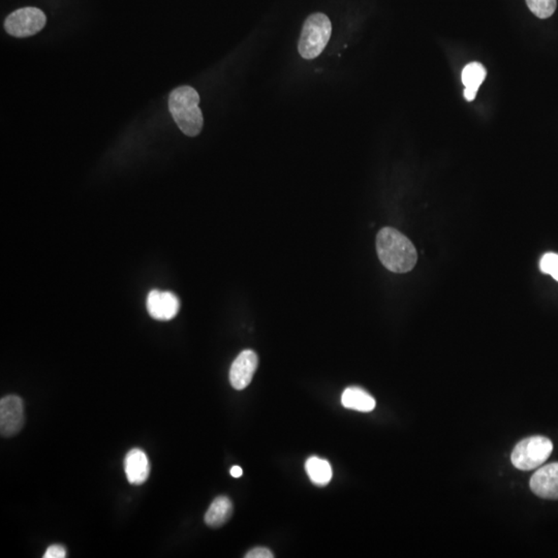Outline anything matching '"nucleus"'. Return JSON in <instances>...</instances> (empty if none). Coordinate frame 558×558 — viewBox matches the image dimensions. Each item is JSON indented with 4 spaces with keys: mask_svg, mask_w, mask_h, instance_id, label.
Segmentation results:
<instances>
[{
    "mask_svg": "<svg viewBox=\"0 0 558 558\" xmlns=\"http://www.w3.org/2000/svg\"><path fill=\"white\" fill-rule=\"evenodd\" d=\"M377 252L384 267L394 273L410 272L418 261L414 245L396 228H384L379 231Z\"/></svg>",
    "mask_w": 558,
    "mask_h": 558,
    "instance_id": "f257e3e1",
    "label": "nucleus"
},
{
    "mask_svg": "<svg viewBox=\"0 0 558 558\" xmlns=\"http://www.w3.org/2000/svg\"><path fill=\"white\" fill-rule=\"evenodd\" d=\"M199 104V93L190 86L176 88L169 98L171 115L180 131L188 137H195L203 129V114Z\"/></svg>",
    "mask_w": 558,
    "mask_h": 558,
    "instance_id": "f03ea898",
    "label": "nucleus"
},
{
    "mask_svg": "<svg viewBox=\"0 0 558 558\" xmlns=\"http://www.w3.org/2000/svg\"><path fill=\"white\" fill-rule=\"evenodd\" d=\"M332 34L330 19L323 14L316 13L307 18L301 32L298 49L301 56L305 59L318 57L326 48Z\"/></svg>",
    "mask_w": 558,
    "mask_h": 558,
    "instance_id": "7ed1b4c3",
    "label": "nucleus"
},
{
    "mask_svg": "<svg viewBox=\"0 0 558 558\" xmlns=\"http://www.w3.org/2000/svg\"><path fill=\"white\" fill-rule=\"evenodd\" d=\"M552 451L553 443L548 437H527L518 443L512 452V463L520 471H531L541 467Z\"/></svg>",
    "mask_w": 558,
    "mask_h": 558,
    "instance_id": "20e7f679",
    "label": "nucleus"
},
{
    "mask_svg": "<svg viewBox=\"0 0 558 558\" xmlns=\"http://www.w3.org/2000/svg\"><path fill=\"white\" fill-rule=\"evenodd\" d=\"M47 23L43 11L37 8H24L15 11L6 18L4 30L16 37H32L41 32Z\"/></svg>",
    "mask_w": 558,
    "mask_h": 558,
    "instance_id": "39448f33",
    "label": "nucleus"
},
{
    "mask_svg": "<svg viewBox=\"0 0 558 558\" xmlns=\"http://www.w3.org/2000/svg\"><path fill=\"white\" fill-rule=\"evenodd\" d=\"M23 401L17 395H8L0 401V432L4 437L16 436L23 428Z\"/></svg>",
    "mask_w": 558,
    "mask_h": 558,
    "instance_id": "423d86ee",
    "label": "nucleus"
},
{
    "mask_svg": "<svg viewBox=\"0 0 558 558\" xmlns=\"http://www.w3.org/2000/svg\"><path fill=\"white\" fill-rule=\"evenodd\" d=\"M147 311L157 320H170L177 316L180 309L179 299L171 292L153 290L147 297Z\"/></svg>",
    "mask_w": 558,
    "mask_h": 558,
    "instance_id": "0eeeda50",
    "label": "nucleus"
},
{
    "mask_svg": "<svg viewBox=\"0 0 558 558\" xmlns=\"http://www.w3.org/2000/svg\"><path fill=\"white\" fill-rule=\"evenodd\" d=\"M258 356L254 351L246 349L233 362L230 370V382L233 388L243 390L252 382L258 367Z\"/></svg>",
    "mask_w": 558,
    "mask_h": 558,
    "instance_id": "6e6552de",
    "label": "nucleus"
},
{
    "mask_svg": "<svg viewBox=\"0 0 558 558\" xmlns=\"http://www.w3.org/2000/svg\"><path fill=\"white\" fill-rule=\"evenodd\" d=\"M531 489L539 498L558 500V462L538 469L531 476Z\"/></svg>",
    "mask_w": 558,
    "mask_h": 558,
    "instance_id": "1a4fd4ad",
    "label": "nucleus"
},
{
    "mask_svg": "<svg viewBox=\"0 0 558 558\" xmlns=\"http://www.w3.org/2000/svg\"><path fill=\"white\" fill-rule=\"evenodd\" d=\"M124 471L131 484H144L150 474V465L145 452L137 448L131 450L124 459Z\"/></svg>",
    "mask_w": 558,
    "mask_h": 558,
    "instance_id": "9d476101",
    "label": "nucleus"
},
{
    "mask_svg": "<svg viewBox=\"0 0 558 558\" xmlns=\"http://www.w3.org/2000/svg\"><path fill=\"white\" fill-rule=\"evenodd\" d=\"M342 403L344 408L357 412L369 413L375 410V401L363 389L351 387L342 393Z\"/></svg>",
    "mask_w": 558,
    "mask_h": 558,
    "instance_id": "9b49d317",
    "label": "nucleus"
},
{
    "mask_svg": "<svg viewBox=\"0 0 558 558\" xmlns=\"http://www.w3.org/2000/svg\"><path fill=\"white\" fill-rule=\"evenodd\" d=\"M233 514V505L227 496H219L210 505L205 515L208 526L217 528L227 524Z\"/></svg>",
    "mask_w": 558,
    "mask_h": 558,
    "instance_id": "f8f14e48",
    "label": "nucleus"
},
{
    "mask_svg": "<svg viewBox=\"0 0 558 558\" xmlns=\"http://www.w3.org/2000/svg\"><path fill=\"white\" fill-rule=\"evenodd\" d=\"M305 469L311 482L316 486H327L331 482V465L324 459L316 456L311 457L305 463Z\"/></svg>",
    "mask_w": 558,
    "mask_h": 558,
    "instance_id": "ddd939ff",
    "label": "nucleus"
},
{
    "mask_svg": "<svg viewBox=\"0 0 558 558\" xmlns=\"http://www.w3.org/2000/svg\"><path fill=\"white\" fill-rule=\"evenodd\" d=\"M487 76V70L484 65L480 63H471L465 65L461 74V80L463 85L467 88L476 90L478 91L481 84L484 82Z\"/></svg>",
    "mask_w": 558,
    "mask_h": 558,
    "instance_id": "4468645a",
    "label": "nucleus"
},
{
    "mask_svg": "<svg viewBox=\"0 0 558 558\" xmlns=\"http://www.w3.org/2000/svg\"><path fill=\"white\" fill-rule=\"evenodd\" d=\"M527 6L540 19L552 16L557 10V0H526Z\"/></svg>",
    "mask_w": 558,
    "mask_h": 558,
    "instance_id": "2eb2a0df",
    "label": "nucleus"
},
{
    "mask_svg": "<svg viewBox=\"0 0 558 558\" xmlns=\"http://www.w3.org/2000/svg\"><path fill=\"white\" fill-rule=\"evenodd\" d=\"M543 273L549 274L555 280L558 281V254L554 252H548L542 257L540 262Z\"/></svg>",
    "mask_w": 558,
    "mask_h": 558,
    "instance_id": "dca6fc26",
    "label": "nucleus"
},
{
    "mask_svg": "<svg viewBox=\"0 0 558 558\" xmlns=\"http://www.w3.org/2000/svg\"><path fill=\"white\" fill-rule=\"evenodd\" d=\"M65 557H67V551L61 545H51L44 555L45 558H65Z\"/></svg>",
    "mask_w": 558,
    "mask_h": 558,
    "instance_id": "f3484780",
    "label": "nucleus"
},
{
    "mask_svg": "<svg viewBox=\"0 0 558 558\" xmlns=\"http://www.w3.org/2000/svg\"><path fill=\"white\" fill-rule=\"evenodd\" d=\"M246 558H273L274 555L272 554L271 551L265 547H257L252 549L249 552L246 553Z\"/></svg>",
    "mask_w": 558,
    "mask_h": 558,
    "instance_id": "a211bd4d",
    "label": "nucleus"
},
{
    "mask_svg": "<svg viewBox=\"0 0 558 558\" xmlns=\"http://www.w3.org/2000/svg\"><path fill=\"white\" fill-rule=\"evenodd\" d=\"M476 90L472 89V88L465 87V100H469V102H472L476 98Z\"/></svg>",
    "mask_w": 558,
    "mask_h": 558,
    "instance_id": "6ab92c4d",
    "label": "nucleus"
},
{
    "mask_svg": "<svg viewBox=\"0 0 558 558\" xmlns=\"http://www.w3.org/2000/svg\"><path fill=\"white\" fill-rule=\"evenodd\" d=\"M242 474L243 471L240 467H237V465H235V467H233L232 469H231V476H232L233 478H240V476H242Z\"/></svg>",
    "mask_w": 558,
    "mask_h": 558,
    "instance_id": "aec40b11",
    "label": "nucleus"
}]
</instances>
